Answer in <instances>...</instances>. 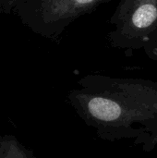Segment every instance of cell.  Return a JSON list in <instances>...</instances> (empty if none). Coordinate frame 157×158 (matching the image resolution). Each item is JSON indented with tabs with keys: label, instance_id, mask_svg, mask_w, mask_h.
I'll use <instances>...</instances> for the list:
<instances>
[{
	"label": "cell",
	"instance_id": "obj_1",
	"mask_svg": "<svg viewBox=\"0 0 157 158\" xmlns=\"http://www.w3.org/2000/svg\"><path fill=\"white\" fill-rule=\"evenodd\" d=\"M69 101L104 140L130 141L144 152L157 146V81L99 74L83 77Z\"/></svg>",
	"mask_w": 157,
	"mask_h": 158
},
{
	"label": "cell",
	"instance_id": "obj_2",
	"mask_svg": "<svg viewBox=\"0 0 157 158\" xmlns=\"http://www.w3.org/2000/svg\"><path fill=\"white\" fill-rule=\"evenodd\" d=\"M112 0H20L12 11L35 34L58 42L79 18Z\"/></svg>",
	"mask_w": 157,
	"mask_h": 158
},
{
	"label": "cell",
	"instance_id": "obj_3",
	"mask_svg": "<svg viewBox=\"0 0 157 158\" xmlns=\"http://www.w3.org/2000/svg\"><path fill=\"white\" fill-rule=\"evenodd\" d=\"M109 22L112 47L129 56L143 50L157 29V0H119Z\"/></svg>",
	"mask_w": 157,
	"mask_h": 158
},
{
	"label": "cell",
	"instance_id": "obj_4",
	"mask_svg": "<svg viewBox=\"0 0 157 158\" xmlns=\"http://www.w3.org/2000/svg\"><path fill=\"white\" fill-rule=\"evenodd\" d=\"M0 158H35L14 136L0 135Z\"/></svg>",
	"mask_w": 157,
	"mask_h": 158
},
{
	"label": "cell",
	"instance_id": "obj_5",
	"mask_svg": "<svg viewBox=\"0 0 157 158\" xmlns=\"http://www.w3.org/2000/svg\"><path fill=\"white\" fill-rule=\"evenodd\" d=\"M143 50L150 59L157 61V29L152 34Z\"/></svg>",
	"mask_w": 157,
	"mask_h": 158
},
{
	"label": "cell",
	"instance_id": "obj_6",
	"mask_svg": "<svg viewBox=\"0 0 157 158\" xmlns=\"http://www.w3.org/2000/svg\"><path fill=\"white\" fill-rule=\"evenodd\" d=\"M20 0H0V14L12 15V11Z\"/></svg>",
	"mask_w": 157,
	"mask_h": 158
}]
</instances>
